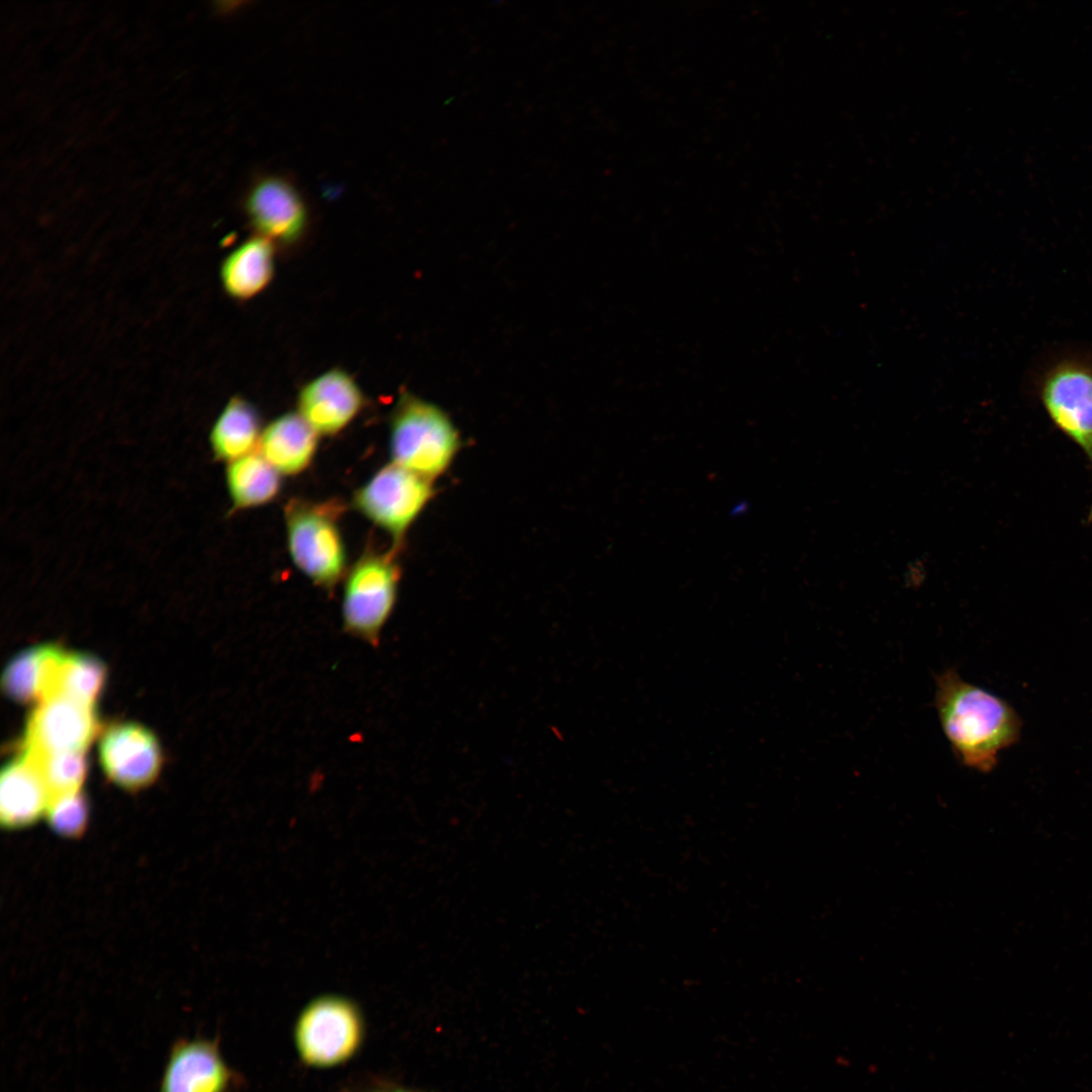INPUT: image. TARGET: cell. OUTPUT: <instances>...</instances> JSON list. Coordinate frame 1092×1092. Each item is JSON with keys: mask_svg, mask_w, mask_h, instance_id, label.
<instances>
[{"mask_svg": "<svg viewBox=\"0 0 1092 1092\" xmlns=\"http://www.w3.org/2000/svg\"><path fill=\"white\" fill-rule=\"evenodd\" d=\"M276 248L255 235L226 255L220 264L219 280L229 297L247 301L267 289L275 275Z\"/></svg>", "mask_w": 1092, "mask_h": 1092, "instance_id": "4fadbf2b", "label": "cell"}, {"mask_svg": "<svg viewBox=\"0 0 1092 1092\" xmlns=\"http://www.w3.org/2000/svg\"><path fill=\"white\" fill-rule=\"evenodd\" d=\"M44 816L56 833L65 837L80 836L88 824V800L82 791L52 798Z\"/></svg>", "mask_w": 1092, "mask_h": 1092, "instance_id": "44dd1931", "label": "cell"}, {"mask_svg": "<svg viewBox=\"0 0 1092 1092\" xmlns=\"http://www.w3.org/2000/svg\"><path fill=\"white\" fill-rule=\"evenodd\" d=\"M461 445L445 411L408 391L400 393L389 419L392 463L435 480L449 469Z\"/></svg>", "mask_w": 1092, "mask_h": 1092, "instance_id": "7a4b0ae2", "label": "cell"}, {"mask_svg": "<svg viewBox=\"0 0 1092 1092\" xmlns=\"http://www.w3.org/2000/svg\"><path fill=\"white\" fill-rule=\"evenodd\" d=\"M224 477L232 514L272 502L281 488L280 473L258 451L228 463Z\"/></svg>", "mask_w": 1092, "mask_h": 1092, "instance_id": "ac0fdd59", "label": "cell"}, {"mask_svg": "<svg viewBox=\"0 0 1092 1092\" xmlns=\"http://www.w3.org/2000/svg\"><path fill=\"white\" fill-rule=\"evenodd\" d=\"M366 1035L358 1005L340 995H323L299 1012L292 1032L299 1061L308 1068L332 1069L352 1060Z\"/></svg>", "mask_w": 1092, "mask_h": 1092, "instance_id": "277c9868", "label": "cell"}, {"mask_svg": "<svg viewBox=\"0 0 1092 1092\" xmlns=\"http://www.w3.org/2000/svg\"><path fill=\"white\" fill-rule=\"evenodd\" d=\"M398 551L366 550L347 571L342 618L345 630L377 644L397 598L401 569Z\"/></svg>", "mask_w": 1092, "mask_h": 1092, "instance_id": "5b68a950", "label": "cell"}, {"mask_svg": "<svg viewBox=\"0 0 1092 1092\" xmlns=\"http://www.w3.org/2000/svg\"><path fill=\"white\" fill-rule=\"evenodd\" d=\"M263 430L258 408L244 396H232L209 431L212 459L228 464L256 452Z\"/></svg>", "mask_w": 1092, "mask_h": 1092, "instance_id": "e0dca14e", "label": "cell"}, {"mask_svg": "<svg viewBox=\"0 0 1092 1092\" xmlns=\"http://www.w3.org/2000/svg\"><path fill=\"white\" fill-rule=\"evenodd\" d=\"M99 727L95 707L64 696L50 697L28 716L22 751L35 755L85 752Z\"/></svg>", "mask_w": 1092, "mask_h": 1092, "instance_id": "ba28073f", "label": "cell"}, {"mask_svg": "<svg viewBox=\"0 0 1092 1092\" xmlns=\"http://www.w3.org/2000/svg\"><path fill=\"white\" fill-rule=\"evenodd\" d=\"M57 648L52 644L33 646L15 655L1 677L4 694L18 704H37L47 663Z\"/></svg>", "mask_w": 1092, "mask_h": 1092, "instance_id": "d6986e66", "label": "cell"}, {"mask_svg": "<svg viewBox=\"0 0 1092 1092\" xmlns=\"http://www.w3.org/2000/svg\"><path fill=\"white\" fill-rule=\"evenodd\" d=\"M436 493L434 480L395 463L381 467L353 495V506L392 539L399 551L405 535Z\"/></svg>", "mask_w": 1092, "mask_h": 1092, "instance_id": "8992f818", "label": "cell"}, {"mask_svg": "<svg viewBox=\"0 0 1092 1092\" xmlns=\"http://www.w3.org/2000/svg\"><path fill=\"white\" fill-rule=\"evenodd\" d=\"M934 705L941 729L958 760L989 772L998 754L1018 741L1021 720L1001 698L964 680L954 668L935 679Z\"/></svg>", "mask_w": 1092, "mask_h": 1092, "instance_id": "6da1fadb", "label": "cell"}, {"mask_svg": "<svg viewBox=\"0 0 1092 1092\" xmlns=\"http://www.w3.org/2000/svg\"><path fill=\"white\" fill-rule=\"evenodd\" d=\"M339 499L301 497L284 507L287 548L294 565L315 585L333 589L347 572L346 546L340 529L345 512Z\"/></svg>", "mask_w": 1092, "mask_h": 1092, "instance_id": "3957f363", "label": "cell"}, {"mask_svg": "<svg viewBox=\"0 0 1092 1092\" xmlns=\"http://www.w3.org/2000/svg\"><path fill=\"white\" fill-rule=\"evenodd\" d=\"M105 679L106 666L98 657L67 653L59 647L47 663L40 701L64 696L95 707Z\"/></svg>", "mask_w": 1092, "mask_h": 1092, "instance_id": "2e32d148", "label": "cell"}, {"mask_svg": "<svg viewBox=\"0 0 1092 1092\" xmlns=\"http://www.w3.org/2000/svg\"><path fill=\"white\" fill-rule=\"evenodd\" d=\"M245 210L256 235L276 247L293 246L306 233V205L297 190L282 178L265 177L253 184Z\"/></svg>", "mask_w": 1092, "mask_h": 1092, "instance_id": "8fae6325", "label": "cell"}, {"mask_svg": "<svg viewBox=\"0 0 1092 1092\" xmlns=\"http://www.w3.org/2000/svg\"><path fill=\"white\" fill-rule=\"evenodd\" d=\"M364 392L348 371L335 367L305 382L296 397V412L321 436L345 430L363 411Z\"/></svg>", "mask_w": 1092, "mask_h": 1092, "instance_id": "30bf717a", "label": "cell"}, {"mask_svg": "<svg viewBox=\"0 0 1092 1092\" xmlns=\"http://www.w3.org/2000/svg\"><path fill=\"white\" fill-rule=\"evenodd\" d=\"M1037 395L1055 427L1081 448L1092 467V358L1065 356L1054 362L1039 377Z\"/></svg>", "mask_w": 1092, "mask_h": 1092, "instance_id": "52a82bcc", "label": "cell"}, {"mask_svg": "<svg viewBox=\"0 0 1092 1092\" xmlns=\"http://www.w3.org/2000/svg\"><path fill=\"white\" fill-rule=\"evenodd\" d=\"M361 1092H423L421 1090L407 1087L401 1084L392 1082H377L367 1086Z\"/></svg>", "mask_w": 1092, "mask_h": 1092, "instance_id": "7402d4cb", "label": "cell"}, {"mask_svg": "<svg viewBox=\"0 0 1092 1092\" xmlns=\"http://www.w3.org/2000/svg\"><path fill=\"white\" fill-rule=\"evenodd\" d=\"M35 767L52 798L79 792L87 775L85 752L35 755L21 751Z\"/></svg>", "mask_w": 1092, "mask_h": 1092, "instance_id": "ffe728a7", "label": "cell"}, {"mask_svg": "<svg viewBox=\"0 0 1092 1092\" xmlns=\"http://www.w3.org/2000/svg\"><path fill=\"white\" fill-rule=\"evenodd\" d=\"M238 1080L217 1039L180 1038L170 1050L158 1092H230Z\"/></svg>", "mask_w": 1092, "mask_h": 1092, "instance_id": "7c38bea8", "label": "cell"}, {"mask_svg": "<svg viewBox=\"0 0 1092 1092\" xmlns=\"http://www.w3.org/2000/svg\"><path fill=\"white\" fill-rule=\"evenodd\" d=\"M98 754L106 777L127 791L152 785L162 766V750L156 736L131 722L109 726L100 737Z\"/></svg>", "mask_w": 1092, "mask_h": 1092, "instance_id": "9c48e42d", "label": "cell"}, {"mask_svg": "<svg viewBox=\"0 0 1092 1092\" xmlns=\"http://www.w3.org/2000/svg\"><path fill=\"white\" fill-rule=\"evenodd\" d=\"M50 796L35 767L22 755L7 762L0 780V820L8 829L35 823L46 815Z\"/></svg>", "mask_w": 1092, "mask_h": 1092, "instance_id": "9a60e30c", "label": "cell"}, {"mask_svg": "<svg viewBox=\"0 0 1092 1092\" xmlns=\"http://www.w3.org/2000/svg\"><path fill=\"white\" fill-rule=\"evenodd\" d=\"M318 437L297 412H289L264 428L257 450L280 474L295 475L312 462Z\"/></svg>", "mask_w": 1092, "mask_h": 1092, "instance_id": "5bb4252c", "label": "cell"}]
</instances>
